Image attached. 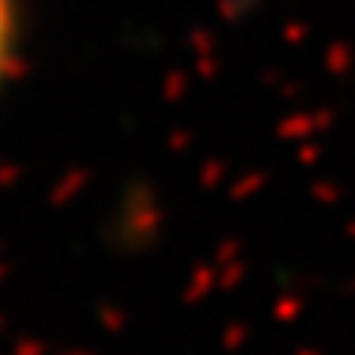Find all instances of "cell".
Instances as JSON below:
<instances>
[{
  "mask_svg": "<svg viewBox=\"0 0 355 355\" xmlns=\"http://www.w3.org/2000/svg\"><path fill=\"white\" fill-rule=\"evenodd\" d=\"M13 50H17V3L0 0V83L10 69Z\"/></svg>",
  "mask_w": 355,
  "mask_h": 355,
  "instance_id": "6da1fadb",
  "label": "cell"
}]
</instances>
